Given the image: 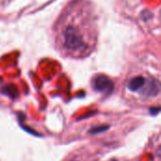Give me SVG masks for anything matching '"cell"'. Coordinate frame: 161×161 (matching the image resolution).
Returning <instances> with one entry per match:
<instances>
[{
  "instance_id": "cell-2",
  "label": "cell",
  "mask_w": 161,
  "mask_h": 161,
  "mask_svg": "<svg viewBox=\"0 0 161 161\" xmlns=\"http://www.w3.org/2000/svg\"><path fill=\"white\" fill-rule=\"evenodd\" d=\"M92 89L97 92L109 93L113 91L114 84L112 80L105 75H97L92 81Z\"/></svg>"
},
{
  "instance_id": "cell-8",
  "label": "cell",
  "mask_w": 161,
  "mask_h": 161,
  "mask_svg": "<svg viewBox=\"0 0 161 161\" xmlns=\"http://www.w3.org/2000/svg\"><path fill=\"white\" fill-rule=\"evenodd\" d=\"M111 161H117V160H114V159H112V160H111Z\"/></svg>"
},
{
  "instance_id": "cell-5",
  "label": "cell",
  "mask_w": 161,
  "mask_h": 161,
  "mask_svg": "<svg viewBox=\"0 0 161 161\" xmlns=\"http://www.w3.org/2000/svg\"><path fill=\"white\" fill-rule=\"evenodd\" d=\"M3 94L8 95V97H10L11 99H15L18 96V90L14 85H8L6 87H4L3 89H1L0 91Z\"/></svg>"
},
{
  "instance_id": "cell-3",
  "label": "cell",
  "mask_w": 161,
  "mask_h": 161,
  "mask_svg": "<svg viewBox=\"0 0 161 161\" xmlns=\"http://www.w3.org/2000/svg\"><path fill=\"white\" fill-rule=\"evenodd\" d=\"M159 92V82L155 78L146 80L143 88L140 91V93L143 96H156Z\"/></svg>"
},
{
  "instance_id": "cell-6",
  "label": "cell",
  "mask_w": 161,
  "mask_h": 161,
  "mask_svg": "<svg viewBox=\"0 0 161 161\" xmlns=\"http://www.w3.org/2000/svg\"><path fill=\"white\" fill-rule=\"evenodd\" d=\"M108 129H109V126L108 125H100V126H96V127H93L92 129H90V134H99V133H103L105 131H107Z\"/></svg>"
},
{
  "instance_id": "cell-1",
  "label": "cell",
  "mask_w": 161,
  "mask_h": 161,
  "mask_svg": "<svg viewBox=\"0 0 161 161\" xmlns=\"http://www.w3.org/2000/svg\"><path fill=\"white\" fill-rule=\"evenodd\" d=\"M86 3L73 1L62 11L56 25L57 44L61 52L72 58H84L96 42V25Z\"/></svg>"
},
{
  "instance_id": "cell-4",
  "label": "cell",
  "mask_w": 161,
  "mask_h": 161,
  "mask_svg": "<svg viewBox=\"0 0 161 161\" xmlns=\"http://www.w3.org/2000/svg\"><path fill=\"white\" fill-rule=\"evenodd\" d=\"M146 80H147V79H146L145 77L142 76V75L134 76V77H132V78L128 81V83H127V88H128V90L131 91V92H140V91L143 88V86H144Z\"/></svg>"
},
{
  "instance_id": "cell-7",
  "label": "cell",
  "mask_w": 161,
  "mask_h": 161,
  "mask_svg": "<svg viewBox=\"0 0 161 161\" xmlns=\"http://www.w3.org/2000/svg\"><path fill=\"white\" fill-rule=\"evenodd\" d=\"M159 111H160L159 108H150V113L153 116H157L159 113Z\"/></svg>"
}]
</instances>
